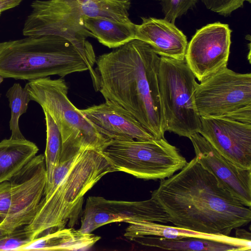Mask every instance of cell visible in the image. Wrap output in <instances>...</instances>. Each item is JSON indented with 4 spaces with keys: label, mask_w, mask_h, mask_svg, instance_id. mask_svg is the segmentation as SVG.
<instances>
[{
    "label": "cell",
    "mask_w": 251,
    "mask_h": 251,
    "mask_svg": "<svg viewBox=\"0 0 251 251\" xmlns=\"http://www.w3.org/2000/svg\"><path fill=\"white\" fill-rule=\"evenodd\" d=\"M161 180L151 197L178 227L230 236L233 229L251 221V207L233 196L195 157L179 172Z\"/></svg>",
    "instance_id": "6da1fadb"
},
{
    "label": "cell",
    "mask_w": 251,
    "mask_h": 251,
    "mask_svg": "<svg viewBox=\"0 0 251 251\" xmlns=\"http://www.w3.org/2000/svg\"><path fill=\"white\" fill-rule=\"evenodd\" d=\"M160 57L134 39L96 58L98 91L130 113L156 139L166 131L158 85Z\"/></svg>",
    "instance_id": "7a4b0ae2"
},
{
    "label": "cell",
    "mask_w": 251,
    "mask_h": 251,
    "mask_svg": "<svg viewBox=\"0 0 251 251\" xmlns=\"http://www.w3.org/2000/svg\"><path fill=\"white\" fill-rule=\"evenodd\" d=\"M96 61L93 47L86 39L44 35L0 43V75L3 78L30 81L88 71L95 85L98 80Z\"/></svg>",
    "instance_id": "3957f363"
},
{
    "label": "cell",
    "mask_w": 251,
    "mask_h": 251,
    "mask_svg": "<svg viewBox=\"0 0 251 251\" xmlns=\"http://www.w3.org/2000/svg\"><path fill=\"white\" fill-rule=\"evenodd\" d=\"M113 172L115 169L102 151L90 149L81 152L56 187L43 196L33 220L25 226L31 242L66 226L73 227L77 224L85 194Z\"/></svg>",
    "instance_id": "277c9868"
},
{
    "label": "cell",
    "mask_w": 251,
    "mask_h": 251,
    "mask_svg": "<svg viewBox=\"0 0 251 251\" xmlns=\"http://www.w3.org/2000/svg\"><path fill=\"white\" fill-rule=\"evenodd\" d=\"M130 0H36L27 17L25 36L52 35L76 40L93 37L84 25V17L130 23Z\"/></svg>",
    "instance_id": "5b68a950"
},
{
    "label": "cell",
    "mask_w": 251,
    "mask_h": 251,
    "mask_svg": "<svg viewBox=\"0 0 251 251\" xmlns=\"http://www.w3.org/2000/svg\"><path fill=\"white\" fill-rule=\"evenodd\" d=\"M30 100L37 102L57 125L62 138L60 162L87 149L102 151L110 140L102 136L70 100L68 87L62 78L29 81L25 85Z\"/></svg>",
    "instance_id": "8992f818"
},
{
    "label": "cell",
    "mask_w": 251,
    "mask_h": 251,
    "mask_svg": "<svg viewBox=\"0 0 251 251\" xmlns=\"http://www.w3.org/2000/svg\"><path fill=\"white\" fill-rule=\"evenodd\" d=\"M158 77L166 131L187 138L199 133L201 117L195 101L198 82L185 59L160 57Z\"/></svg>",
    "instance_id": "52a82bcc"
},
{
    "label": "cell",
    "mask_w": 251,
    "mask_h": 251,
    "mask_svg": "<svg viewBox=\"0 0 251 251\" xmlns=\"http://www.w3.org/2000/svg\"><path fill=\"white\" fill-rule=\"evenodd\" d=\"M115 169L146 180L163 179L187 163L164 138L145 141L111 140L102 151Z\"/></svg>",
    "instance_id": "ba28073f"
},
{
    "label": "cell",
    "mask_w": 251,
    "mask_h": 251,
    "mask_svg": "<svg viewBox=\"0 0 251 251\" xmlns=\"http://www.w3.org/2000/svg\"><path fill=\"white\" fill-rule=\"evenodd\" d=\"M47 180L45 155H36L17 174L0 183V230L10 233L30 224Z\"/></svg>",
    "instance_id": "9c48e42d"
},
{
    "label": "cell",
    "mask_w": 251,
    "mask_h": 251,
    "mask_svg": "<svg viewBox=\"0 0 251 251\" xmlns=\"http://www.w3.org/2000/svg\"><path fill=\"white\" fill-rule=\"evenodd\" d=\"M195 101L201 117L251 124V74L226 67L197 83Z\"/></svg>",
    "instance_id": "30bf717a"
},
{
    "label": "cell",
    "mask_w": 251,
    "mask_h": 251,
    "mask_svg": "<svg viewBox=\"0 0 251 251\" xmlns=\"http://www.w3.org/2000/svg\"><path fill=\"white\" fill-rule=\"evenodd\" d=\"M130 221L170 223L167 214L151 197L148 200L129 201L91 196L86 200L78 229L83 233H92L108 224Z\"/></svg>",
    "instance_id": "8fae6325"
},
{
    "label": "cell",
    "mask_w": 251,
    "mask_h": 251,
    "mask_svg": "<svg viewBox=\"0 0 251 251\" xmlns=\"http://www.w3.org/2000/svg\"><path fill=\"white\" fill-rule=\"evenodd\" d=\"M231 32L227 24H209L197 30L188 43L185 60L200 82L227 67Z\"/></svg>",
    "instance_id": "7c38bea8"
},
{
    "label": "cell",
    "mask_w": 251,
    "mask_h": 251,
    "mask_svg": "<svg viewBox=\"0 0 251 251\" xmlns=\"http://www.w3.org/2000/svg\"><path fill=\"white\" fill-rule=\"evenodd\" d=\"M199 133L236 166L251 169V124L224 118L201 117Z\"/></svg>",
    "instance_id": "4fadbf2b"
},
{
    "label": "cell",
    "mask_w": 251,
    "mask_h": 251,
    "mask_svg": "<svg viewBox=\"0 0 251 251\" xmlns=\"http://www.w3.org/2000/svg\"><path fill=\"white\" fill-rule=\"evenodd\" d=\"M195 158L242 204L251 207V169L239 167L220 153L199 133L191 135Z\"/></svg>",
    "instance_id": "5bb4252c"
},
{
    "label": "cell",
    "mask_w": 251,
    "mask_h": 251,
    "mask_svg": "<svg viewBox=\"0 0 251 251\" xmlns=\"http://www.w3.org/2000/svg\"><path fill=\"white\" fill-rule=\"evenodd\" d=\"M80 113L105 138L109 140L145 141L156 139L127 110L109 100Z\"/></svg>",
    "instance_id": "9a60e30c"
},
{
    "label": "cell",
    "mask_w": 251,
    "mask_h": 251,
    "mask_svg": "<svg viewBox=\"0 0 251 251\" xmlns=\"http://www.w3.org/2000/svg\"><path fill=\"white\" fill-rule=\"evenodd\" d=\"M136 25L135 39L149 44L160 57L185 59L188 42L186 36L175 24L164 19L141 17Z\"/></svg>",
    "instance_id": "2e32d148"
},
{
    "label": "cell",
    "mask_w": 251,
    "mask_h": 251,
    "mask_svg": "<svg viewBox=\"0 0 251 251\" xmlns=\"http://www.w3.org/2000/svg\"><path fill=\"white\" fill-rule=\"evenodd\" d=\"M124 236L133 241L144 236H156L167 239L178 240L187 237L206 238L242 245L244 241L236 237L221 236L198 232L176 226H167L156 222L146 221H130Z\"/></svg>",
    "instance_id": "e0dca14e"
},
{
    "label": "cell",
    "mask_w": 251,
    "mask_h": 251,
    "mask_svg": "<svg viewBox=\"0 0 251 251\" xmlns=\"http://www.w3.org/2000/svg\"><path fill=\"white\" fill-rule=\"evenodd\" d=\"M100 239V236L92 233H83L73 227H65L37 238L22 251L86 250Z\"/></svg>",
    "instance_id": "ac0fdd59"
},
{
    "label": "cell",
    "mask_w": 251,
    "mask_h": 251,
    "mask_svg": "<svg viewBox=\"0 0 251 251\" xmlns=\"http://www.w3.org/2000/svg\"><path fill=\"white\" fill-rule=\"evenodd\" d=\"M133 241L142 245L161 250L191 251H245L251 247L224 241L206 238L187 237L178 240L160 237L144 236Z\"/></svg>",
    "instance_id": "d6986e66"
},
{
    "label": "cell",
    "mask_w": 251,
    "mask_h": 251,
    "mask_svg": "<svg viewBox=\"0 0 251 251\" xmlns=\"http://www.w3.org/2000/svg\"><path fill=\"white\" fill-rule=\"evenodd\" d=\"M38 151L35 143L26 139L0 142V183L19 172Z\"/></svg>",
    "instance_id": "ffe728a7"
},
{
    "label": "cell",
    "mask_w": 251,
    "mask_h": 251,
    "mask_svg": "<svg viewBox=\"0 0 251 251\" xmlns=\"http://www.w3.org/2000/svg\"><path fill=\"white\" fill-rule=\"evenodd\" d=\"M85 27L101 44L109 48H116L135 39L136 24L123 23L109 19L84 17Z\"/></svg>",
    "instance_id": "44dd1931"
},
{
    "label": "cell",
    "mask_w": 251,
    "mask_h": 251,
    "mask_svg": "<svg viewBox=\"0 0 251 251\" xmlns=\"http://www.w3.org/2000/svg\"><path fill=\"white\" fill-rule=\"evenodd\" d=\"M46 125V147L45 160L47 180L44 195L51 188L55 171L58 166L62 151V138L60 131L51 116L44 111Z\"/></svg>",
    "instance_id": "7402d4cb"
},
{
    "label": "cell",
    "mask_w": 251,
    "mask_h": 251,
    "mask_svg": "<svg viewBox=\"0 0 251 251\" xmlns=\"http://www.w3.org/2000/svg\"><path fill=\"white\" fill-rule=\"evenodd\" d=\"M6 97L9 102L11 118L9 127L11 131L10 138L14 140L25 139L19 126L20 116L26 112L30 100L27 87L23 88L19 83H14L7 91Z\"/></svg>",
    "instance_id": "603a6c76"
},
{
    "label": "cell",
    "mask_w": 251,
    "mask_h": 251,
    "mask_svg": "<svg viewBox=\"0 0 251 251\" xmlns=\"http://www.w3.org/2000/svg\"><path fill=\"white\" fill-rule=\"evenodd\" d=\"M198 0H161L162 11L164 19L175 24L176 20L192 8Z\"/></svg>",
    "instance_id": "cb8c5ba5"
},
{
    "label": "cell",
    "mask_w": 251,
    "mask_h": 251,
    "mask_svg": "<svg viewBox=\"0 0 251 251\" xmlns=\"http://www.w3.org/2000/svg\"><path fill=\"white\" fill-rule=\"evenodd\" d=\"M23 0H0V15L1 12L18 5Z\"/></svg>",
    "instance_id": "d4e9b609"
},
{
    "label": "cell",
    "mask_w": 251,
    "mask_h": 251,
    "mask_svg": "<svg viewBox=\"0 0 251 251\" xmlns=\"http://www.w3.org/2000/svg\"><path fill=\"white\" fill-rule=\"evenodd\" d=\"M235 237L248 241H251V233L244 229L237 228L236 230Z\"/></svg>",
    "instance_id": "484cf974"
},
{
    "label": "cell",
    "mask_w": 251,
    "mask_h": 251,
    "mask_svg": "<svg viewBox=\"0 0 251 251\" xmlns=\"http://www.w3.org/2000/svg\"><path fill=\"white\" fill-rule=\"evenodd\" d=\"M3 77L0 75V84L3 81Z\"/></svg>",
    "instance_id": "4316f807"
},
{
    "label": "cell",
    "mask_w": 251,
    "mask_h": 251,
    "mask_svg": "<svg viewBox=\"0 0 251 251\" xmlns=\"http://www.w3.org/2000/svg\"></svg>",
    "instance_id": "83f0119b"
}]
</instances>
